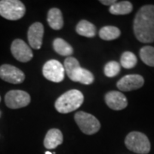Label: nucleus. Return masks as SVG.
<instances>
[{
	"label": "nucleus",
	"instance_id": "nucleus-1",
	"mask_svg": "<svg viewBox=\"0 0 154 154\" xmlns=\"http://www.w3.org/2000/svg\"><path fill=\"white\" fill-rule=\"evenodd\" d=\"M134 33L141 43L154 42V5L142 6L134 20Z\"/></svg>",
	"mask_w": 154,
	"mask_h": 154
},
{
	"label": "nucleus",
	"instance_id": "nucleus-2",
	"mask_svg": "<svg viewBox=\"0 0 154 154\" xmlns=\"http://www.w3.org/2000/svg\"><path fill=\"white\" fill-rule=\"evenodd\" d=\"M63 67L67 75L72 82H80L84 85H90L94 82V75L89 70L80 66L78 60L73 57H67Z\"/></svg>",
	"mask_w": 154,
	"mask_h": 154
},
{
	"label": "nucleus",
	"instance_id": "nucleus-3",
	"mask_svg": "<svg viewBox=\"0 0 154 154\" xmlns=\"http://www.w3.org/2000/svg\"><path fill=\"white\" fill-rule=\"evenodd\" d=\"M83 101L84 96L82 93L76 89H72L62 94L56 100L55 108L59 113L67 114L79 109Z\"/></svg>",
	"mask_w": 154,
	"mask_h": 154
},
{
	"label": "nucleus",
	"instance_id": "nucleus-4",
	"mask_svg": "<svg viewBox=\"0 0 154 154\" xmlns=\"http://www.w3.org/2000/svg\"><path fill=\"white\" fill-rule=\"evenodd\" d=\"M125 146L129 151L139 154H147L151 151V143L143 133L130 132L125 138Z\"/></svg>",
	"mask_w": 154,
	"mask_h": 154
},
{
	"label": "nucleus",
	"instance_id": "nucleus-5",
	"mask_svg": "<svg viewBox=\"0 0 154 154\" xmlns=\"http://www.w3.org/2000/svg\"><path fill=\"white\" fill-rule=\"evenodd\" d=\"M26 7L19 0H1L0 16L7 20L17 21L24 17Z\"/></svg>",
	"mask_w": 154,
	"mask_h": 154
},
{
	"label": "nucleus",
	"instance_id": "nucleus-6",
	"mask_svg": "<svg viewBox=\"0 0 154 154\" xmlns=\"http://www.w3.org/2000/svg\"><path fill=\"white\" fill-rule=\"evenodd\" d=\"M75 121L76 122L80 129L84 134L92 135L99 131L100 122L92 114H89L84 111H79L75 115Z\"/></svg>",
	"mask_w": 154,
	"mask_h": 154
},
{
	"label": "nucleus",
	"instance_id": "nucleus-7",
	"mask_svg": "<svg viewBox=\"0 0 154 154\" xmlns=\"http://www.w3.org/2000/svg\"><path fill=\"white\" fill-rule=\"evenodd\" d=\"M31 101L30 95L22 90H11L5 96L6 106L10 109H20L26 107Z\"/></svg>",
	"mask_w": 154,
	"mask_h": 154
},
{
	"label": "nucleus",
	"instance_id": "nucleus-8",
	"mask_svg": "<svg viewBox=\"0 0 154 154\" xmlns=\"http://www.w3.org/2000/svg\"><path fill=\"white\" fill-rule=\"evenodd\" d=\"M42 73L45 79L52 82H61L64 79V67L59 61L51 60L47 61L43 66Z\"/></svg>",
	"mask_w": 154,
	"mask_h": 154
},
{
	"label": "nucleus",
	"instance_id": "nucleus-9",
	"mask_svg": "<svg viewBox=\"0 0 154 154\" xmlns=\"http://www.w3.org/2000/svg\"><path fill=\"white\" fill-rule=\"evenodd\" d=\"M11 53L13 57L19 62L27 63L33 58V54L30 46L27 45L22 39L17 38L15 39L11 46Z\"/></svg>",
	"mask_w": 154,
	"mask_h": 154
},
{
	"label": "nucleus",
	"instance_id": "nucleus-10",
	"mask_svg": "<svg viewBox=\"0 0 154 154\" xmlns=\"http://www.w3.org/2000/svg\"><path fill=\"white\" fill-rule=\"evenodd\" d=\"M0 78L11 84H21L25 80V75L17 67L11 64H3L0 66Z\"/></svg>",
	"mask_w": 154,
	"mask_h": 154
},
{
	"label": "nucleus",
	"instance_id": "nucleus-11",
	"mask_svg": "<svg viewBox=\"0 0 154 154\" xmlns=\"http://www.w3.org/2000/svg\"><path fill=\"white\" fill-rule=\"evenodd\" d=\"M144 82V78L140 75H127L117 82L116 87L122 92H129L142 88Z\"/></svg>",
	"mask_w": 154,
	"mask_h": 154
},
{
	"label": "nucleus",
	"instance_id": "nucleus-12",
	"mask_svg": "<svg viewBox=\"0 0 154 154\" xmlns=\"http://www.w3.org/2000/svg\"><path fill=\"white\" fill-rule=\"evenodd\" d=\"M44 27L40 22H34L32 24L28 31V43L33 49H40L43 41Z\"/></svg>",
	"mask_w": 154,
	"mask_h": 154
},
{
	"label": "nucleus",
	"instance_id": "nucleus-13",
	"mask_svg": "<svg viewBox=\"0 0 154 154\" xmlns=\"http://www.w3.org/2000/svg\"><path fill=\"white\" fill-rule=\"evenodd\" d=\"M105 100L106 105L114 110H123L128 106V99L121 92L110 91L105 94Z\"/></svg>",
	"mask_w": 154,
	"mask_h": 154
},
{
	"label": "nucleus",
	"instance_id": "nucleus-14",
	"mask_svg": "<svg viewBox=\"0 0 154 154\" xmlns=\"http://www.w3.org/2000/svg\"><path fill=\"white\" fill-rule=\"evenodd\" d=\"M63 134L57 128H51L47 132L44 140V146L47 149H54L63 143Z\"/></svg>",
	"mask_w": 154,
	"mask_h": 154
},
{
	"label": "nucleus",
	"instance_id": "nucleus-15",
	"mask_svg": "<svg viewBox=\"0 0 154 154\" xmlns=\"http://www.w3.org/2000/svg\"><path fill=\"white\" fill-rule=\"evenodd\" d=\"M47 22L51 28L54 30H60L63 27V17L59 9L52 8L48 11Z\"/></svg>",
	"mask_w": 154,
	"mask_h": 154
},
{
	"label": "nucleus",
	"instance_id": "nucleus-16",
	"mask_svg": "<svg viewBox=\"0 0 154 154\" xmlns=\"http://www.w3.org/2000/svg\"><path fill=\"white\" fill-rule=\"evenodd\" d=\"M75 31L79 35L87 38H94L97 33L96 27L87 20L80 21L75 28Z\"/></svg>",
	"mask_w": 154,
	"mask_h": 154
},
{
	"label": "nucleus",
	"instance_id": "nucleus-17",
	"mask_svg": "<svg viewBox=\"0 0 154 154\" xmlns=\"http://www.w3.org/2000/svg\"><path fill=\"white\" fill-rule=\"evenodd\" d=\"M53 49L57 54L64 57H70L74 52V49L64 39L57 38L53 40Z\"/></svg>",
	"mask_w": 154,
	"mask_h": 154
},
{
	"label": "nucleus",
	"instance_id": "nucleus-18",
	"mask_svg": "<svg viewBox=\"0 0 154 154\" xmlns=\"http://www.w3.org/2000/svg\"><path fill=\"white\" fill-rule=\"evenodd\" d=\"M110 13L112 15H128L133 11V5L129 1L116 2L110 7Z\"/></svg>",
	"mask_w": 154,
	"mask_h": 154
},
{
	"label": "nucleus",
	"instance_id": "nucleus-19",
	"mask_svg": "<svg viewBox=\"0 0 154 154\" xmlns=\"http://www.w3.org/2000/svg\"><path fill=\"white\" fill-rule=\"evenodd\" d=\"M99 37L104 40H113L121 35L120 29L114 26H105L99 30Z\"/></svg>",
	"mask_w": 154,
	"mask_h": 154
},
{
	"label": "nucleus",
	"instance_id": "nucleus-20",
	"mask_svg": "<svg viewBox=\"0 0 154 154\" xmlns=\"http://www.w3.org/2000/svg\"><path fill=\"white\" fill-rule=\"evenodd\" d=\"M140 57L145 64L154 67V47L151 45L143 46L140 50Z\"/></svg>",
	"mask_w": 154,
	"mask_h": 154
},
{
	"label": "nucleus",
	"instance_id": "nucleus-21",
	"mask_svg": "<svg viewBox=\"0 0 154 154\" xmlns=\"http://www.w3.org/2000/svg\"><path fill=\"white\" fill-rule=\"evenodd\" d=\"M120 63L124 69H133L137 64V57L131 51H124L121 56Z\"/></svg>",
	"mask_w": 154,
	"mask_h": 154
},
{
	"label": "nucleus",
	"instance_id": "nucleus-22",
	"mask_svg": "<svg viewBox=\"0 0 154 154\" xmlns=\"http://www.w3.org/2000/svg\"><path fill=\"white\" fill-rule=\"evenodd\" d=\"M121 71V65L119 63L116 61H110L105 65L104 68V73L105 76L112 78L116 76Z\"/></svg>",
	"mask_w": 154,
	"mask_h": 154
},
{
	"label": "nucleus",
	"instance_id": "nucleus-23",
	"mask_svg": "<svg viewBox=\"0 0 154 154\" xmlns=\"http://www.w3.org/2000/svg\"><path fill=\"white\" fill-rule=\"evenodd\" d=\"M100 3L103 4L104 5H113L114 4L116 3V1L115 0H100Z\"/></svg>",
	"mask_w": 154,
	"mask_h": 154
},
{
	"label": "nucleus",
	"instance_id": "nucleus-24",
	"mask_svg": "<svg viewBox=\"0 0 154 154\" xmlns=\"http://www.w3.org/2000/svg\"><path fill=\"white\" fill-rule=\"evenodd\" d=\"M45 154H52L51 152H45Z\"/></svg>",
	"mask_w": 154,
	"mask_h": 154
},
{
	"label": "nucleus",
	"instance_id": "nucleus-25",
	"mask_svg": "<svg viewBox=\"0 0 154 154\" xmlns=\"http://www.w3.org/2000/svg\"><path fill=\"white\" fill-rule=\"evenodd\" d=\"M0 102H1V97H0Z\"/></svg>",
	"mask_w": 154,
	"mask_h": 154
}]
</instances>
